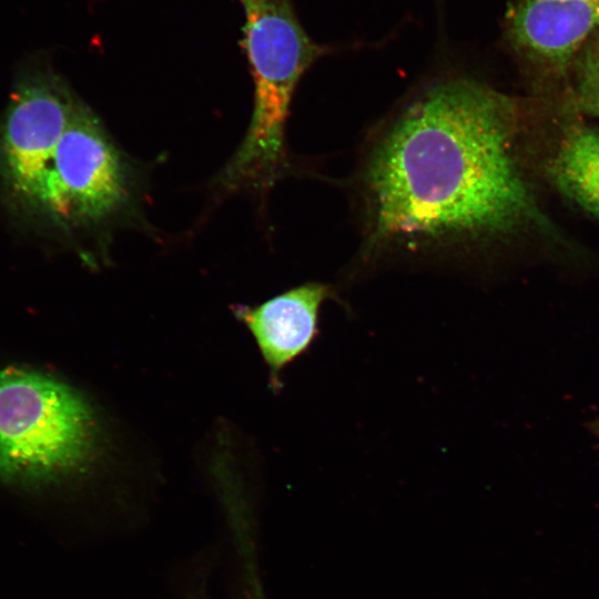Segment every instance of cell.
Listing matches in <instances>:
<instances>
[{
  "instance_id": "6da1fadb",
  "label": "cell",
  "mask_w": 599,
  "mask_h": 599,
  "mask_svg": "<svg viewBox=\"0 0 599 599\" xmlns=\"http://www.w3.org/2000/svg\"><path fill=\"white\" fill-rule=\"evenodd\" d=\"M518 109L473 77L414 89L369 132L352 180L355 273L380 265H457L539 220L519 170Z\"/></svg>"
},
{
  "instance_id": "7a4b0ae2",
  "label": "cell",
  "mask_w": 599,
  "mask_h": 599,
  "mask_svg": "<svg viewBox=\"0 0 599 599\" xmlns=\"http://www.w3.org/2000/svg\"><path fill=\"white\" fill-rule=\"evenodd\" d=\"M241 45L253 78V112L240 148L221 174L229 187H270L290 169L285 131L291 103L305 72L339 50L314 41L292 0H238Z\"/></svg>"
},
{
  "instance_id": "3957f363",
  "label": "cell",
  "mask_w": 599,
  "mask_h": 599,
  "mask_svg": "<svg viewBox=\"0 0 599 599\" xmlns=\"http://www.w3.org/2000/svg\"><path fill=\"white\" fill-rule=\"evenodd\" d=\"M94 441L92 414L71 387L35 370L0 372V478L59 479L87 464Z\"/></svg>"
},
{
  "instance_id": "277c9868",
  "label": "cell",
  "mask_w": 599,
  "mask_h": 599,
  "mask_svg": "<svg viewBox=\"0 0 599 599\" xmlns=\"http://www.w3.org/2000/svg\"><path fill=\"white\" fill-rule=\"evenodd\" d=\"M129 176L98 119L78 102L26 211L63 229L100 222L126 201Z\"/></svg>"
},
{
  "instance_id": "5b68a950",
  "label": "cell",
  "mask_w": 599,
  "mask_h": 599,
  "mask_svg": "<svg viewBox=\"0 0 599 599\" xmlns=\"http://www.w3.org/2000/svg\"><path fill=\"white\" fill-rule=\"evenodd\" d=\"M78 102L42 62L18 75L0 119V190L18 212L26 213Z\"/></svg>"
},
{
  "instance_id": "8992f818",
  "label": "cell",
  "mask_w": 599,
  "mask_h": 599,
  "mask_svg": "<svg viewBox=\"0 0 599 599\" xmlns=\"http://www.w3.org/2000/svg\"><path fill=\"white\" fill-rule=\"evenodd\" d=\"M335 297L332 285L306 282L256 307L236 308L256 341L274 386L280 385L285 367L313 346L319 335L322 307Z\"/></svg>"
},
{
  "instance_id": "52a82bcc",
  "label": "cell",
  "mask_w": 599,
  "mask_h": 599,
  "mask_svg": "<svg viewBox=\"0 0 599 599\" xmlns=\"http://www.w3.org/2000/svg\"><path fill=\"white\" fill-rule=\"evenodd\" d=\"M506 20L516 45L561 68L599 28V0H516Z\"/></svg>"
},
{
  "instance_id": "ba28073f",
  "label": "cell",
  "mask_w": 599,
  "mask_h": 599,
  "mask_svg": "<svg viewBox=\"0 0 599 599\" xmlns=\"http://www.w3.org/2000/svg\"><path fill=\"white\" fill-rule=\"evenodd\" d=\"M548 174L567 197L599 219V176L550 160Z\"/></svg>"
},
{
  "instance_id": "9c48e42d",
  "label": "cell",
  "mask_w": 599,
  "mask_h": 599,
  "mask_svg": "<svg viewBox=\"0 0 599 599\" xmlns=\"http://www.w3.org/2000/svg\"><path fill=\"white\" fill-rule=\"evenodd\" d=\"M551 161L599 176V132L589 128L572 129Z\"/></svg>"
},
{
  "instance_id": "30bf717a",
  "label": "cell",
  "mask_w": 599,
  "mask_h": 599,
  "mask_svg": "<svg viewBox=\"0 0 599 599\" xmlns=\"http://www.w3.org/2000/svg\"><path fill=\"white\" fill-rule=\"evenodd\" d=\"M599 92V40L588 50L579 94Z\"/></svg>"
},
{
  "instance_id": "8fae6325",
  "label": "cell",
  "mask_w": 599,
  "mask_h": 599,
  "mask_svg": "<svg viewBox=\"0 0 599 599\" xmlns=\"http://www.w3.org/2000/svg\"><path fill=\"white\" fill-rule=\"evenodd\" d=\"M578 103L585 112L599 116V92L579 94Z\"/></svg>"
}]
</instances>
